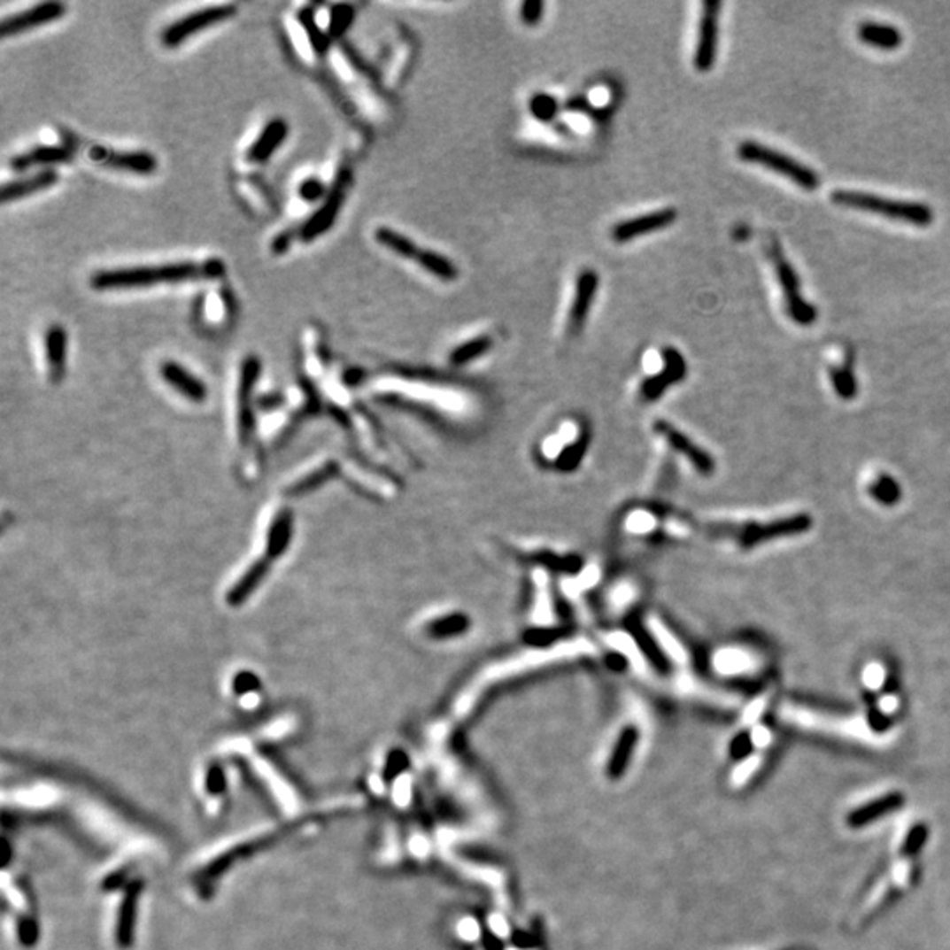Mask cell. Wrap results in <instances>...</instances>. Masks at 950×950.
Returning <instances> with one entry per match:
<instances>
[{"label": "cell", "instance_id": "cell-1", "mask_svg": "<svg viewBox=\"0 0 950 950\" xmlns=\"http://www.w3.org/2000/svg\"><path fill=\"white\" fill-rule=\"evenodd\" d=\"M226 274V263L219 258L205 261H178L157 266H136L120 270H103L94 273L90 287L94 290H120L144 289L160 283H178L197 278H220Z\"/></svg>", "mask_w": 950, "mask_h": 950}, {"label": "cell", "instance_id": "cell-2", "mask_svg": "<svg viewBox=\"0 0 950 950\" xmlns=\"http://www.w3.org/2000/svg\"><path fill=\"white\" fill-rule=\"evenodd\" d=\"M830 201L838 206L864 210L869 213H877L892 220L908 222L919 228H926L935 220L931 206L924 203H914V201H896V199H885L877 194L869 192H859V190H836L830 194Z\"/></svg>", "mask_w": 950, "mask_h": 950}, {"label": "cell", "instance_id": "cell-3", "mask_svg": "<svg viewBox=\"0 0 950 950\" xmlns=\"http://www.w3.org/2000/svg\"><path fill=\"white\" fill-rule=\"evenodd\" d=\"M738 157L745 162L766 166L771 171L785 178H791L796 185H799L805 190H816L820 185V178L812 167L766 144H761L755 141H743L738 146Z\"/></svg>", "mask_w": 950, "mask_h": 950}, {"label": "cell", "instance_id": "cell-4", "mask_svg": "<svg viewBox=\"0 0 950 950\" xmlns=\"http://www.w3.org/2000/svg\"><path fill=\"white\" fill-rule=\"evenodd\" d=\"M769 258H771V261L775 265L776 276L780 280V287H782V292H784V299H785L789 315L792 317V321H796L801 326L814 324L816 317H818V312H816V308L812 303H808L803 297V294H801V280H799L798 273L794 270V266L785 259L784 251H782V247L778 245L776 240L771 242Z\"/></svg>", "mask_w": 950, "mask_h": 950}, {"label": "cell", "instance_id": "cell-5", "mask_svg": "<svg viewBox=\"0 0 950 950\" xmlns=\"http://www.w3.org/2000/svg\"><path fill=\"white\" fill-rule=\"evenodd\" d=\"M352 173L351 169H342L338 174H336V180L333 183V187L328 190V196L324 197V203L319 206V210L301 226L299 229V238L303 242H313L315 238L322 236L324 233H328L336 219H338V213L345 203V197H347V192L352 185Z\"/></svg>", "mask_w": 950, "mask_h": 950}, {"label": "cell", "instance_id": "cell-6", "mask_svg": "<svg viewBox=\"0 0 950 950\" xmlns=\"http://www.w3.org/2000/svg\"><path fill=\"white\" fill-rule=\"evenodd\" d=\"M238 7L235 4H224V5H210L205 9H199L196 12H190L189 16H183L164 28L160 41L166 48H178L183 44L189 37L203 32L205 28L222 23L236 14Z\"/></svg>", "mask_w": 950, "mask_h": 950}, {"label": "cell", "instance_id": "cell-7", "mask_svg": "<svg viewBox=\"0 0 950 950\" xmlns=\"http://www.w3.org/2000/svg\"><path fill=\"white\" fill-rule=\"evenodd\" d=\"M720 9L722 2L707 0L702 4V14L699 21L697 46L693 53V66L700 73H707L716 60L718 35H720Z\"/></svg>", "mask_w": 950, "mask_h": 950}, {"label": "cell", "instance_id": "cell-8", "mask_svg": "<svg viewBox=\"0 0 950 950\" xmlns=\"http://www.w3.org/2000/svg\"><path fill=\"white\" fill-rule=\"evenodd\" d=\"M64 14H66V4H62V2L35 4L34 7L27 9V11H21L18 14L4 18L2 23H0V35L2 37L18 35V34L32 30L35 27L57 21Z\"/></svg>", "mask_w": 950, "mask_h": 950}, {"label": "cell", "instance_id": "cell-9", "mask_svg": "<svg viewBox=\"0 0 950 950\" xmlns=\"http://www.w3.org/2000/svg\"><path fill=\"white\" fill-rule=\"evenodd\" d=\"M676 219H678V212L675 208L657 210L646 215H639V217L618 222L613 228L611 236L616 243H627V242H632L634 238L662 231L669 228Z\"/></svg>", "mask_w": 950, "mask_h": 950}, {"label": "cell", "instance_id": "cell-10", "mask_svg": "<svg viewBox=\"0 0 950 950\" xmlns=\"http://www.w3.org/2000/svg\"><path fill=\"white\" fill-rule=\"evenodd\" d=\"M89 157L106 167L136 174H151L157 169V158L150 151H117L104 146H92Z\"/></svg>", "mask_w": 950, "mask_h": 950}, {"label": "cell", "instance_id": "cell-11", "mask_svg": "<svg viewBox=\"0 0 950 950\" xmlns=\"http://www.w3.org/2000/svg\"><path fill=\"white\" fill-rule=\"evenodd\" d=\"M160 377L167 386L192 404H203L208 398L206 384L176 361H164L160 365Z\"/></svg>", "mask_w": 950, "mask_h": 950}, {"label": "cell", "instance_id": "cell-12", "mask_svg": "<svg viewBox=\"0 0 950 950\" xmlns=\"http://www.w3.org/2000/svg\"><path fill=\"white\" fill-rule=\"evenodd\" d=\"M270 565L272 561H268L266 558H258L256 561L249 563L228 588L226 602L231 607H240L242 604H245L268 575Z\"/></svg>", "mask_w": 950, "mask_h": 950}, {"label": "cell", "instance_id": "cell-13", "mask_svg": "<svg viewBox=\"0 0 950 950\" xmlns=\"http://www.w3.org/2000/svg\"><path fill=\"white\" fill-rule=\"evenodd\" d=\"M599 290V274L593 270H584L579 273L575 282V296L570 306L568 313V331L572 335L579 333L584 326V321L590 313V308L593 305L595 294Z\"/></svg>", "mask_w": 950, "mask_h": 950}, {"label": "cell", "instance_id": "cell-14", "mask_svg": "<svg viewBox=\"0 0 950 950\" xmlns=\"http://www.w3.org/2000/svg\"><path fill=\"white\" fill-rule=\"evenodd\" d=\"M294 534V516L289 509H278L273 513L265 530V552L266 560L273 561L283 556L290 545Z\"/></svg>", "mask_w": 950, "mask_h": 950}, {"label": "cell", "instance_id": "cell-15", "mask_svg": "<svg viewBox=\"0 0 950 950\" xmlns=\"http://www.w3.org/2000/svg\"><path fill=\"white\" fill-rule=\"evenodd\" d=\"M44 356L48 367V379L51 384H58L66 370L67 356V333L60 324H51L44 333Z\"/></svg>", "mask_w": 950, "mask_h": 950}, {"label": "cell", "instance_id": "cell-16", "mask_svg": "<svg viewBox=\"0 0 950 950\" xmlns=\"http://www.w3.org/2000/svg\"><path fill=\"white\" fill-rule=\"evenodd\" d=\"M664 363H666V368L664 372L650 377L645 384H643V397L648 398V400H653L657 397H660V393L675 384L679 382L686 372V365H684V359L683 356L679 354L676 349H671L668 347L664 351Z\"/></svg>", "mask_w": 950, "mask_h": 950}, {"label": "cell", "instance_id": "cell-17", "mask_svg": "<svg viewBox=\"0 0 950 950\" xmlns=\"http://www.w3.org/2000/svg\"><path fill=\"white\" fill-rule=\"evenodd\" d=\"M810 525H812V520L808 516H805V514H799V516L780 520V521H775V523H769V525L753 527L750 532H745L743 544L745 545H753V544L766 543L769 539H776V537H784V536L801 534V532L808 530Z\"/></svg>", "mask_w": 950, "mask_h": 950}, {"label": "cell", "instance_id": "cell-18", "mask_svg": "<svg viewBox=\"0 0 950 950\" xmlns=\"http://www.w3.org/2000/svg\"><path fill=\"white\" fill-rule=\"evenodd\" d=\"M289 135V126L283 119H273L266 124L263 133L254 141V144L249 148L247 158L254 164H263L272 158L276 148L285 141Z\"/></svg>", "mask_w": 950, "mask_h": 950}, {"label": "cell", "instance_id": "cell-19", "mask_svg": "<svg viewBox=\"0 0 950 950\" xmlns=\"http://www.w3.org/2000/svg\"><path fill=\"white\" fill-rule=\"evenodd\" d=\"M57 182H58V174L53 169H44V171L35 173L32 176L4 183L0 197H2V203H11V201L21 199V197H25L28 194H35V192H41L44 189H50Z\"/></svg>", "mask_w": 950, "mask_h": 950}, {"label": "cell", "instance_id": "cell-20", "mask_svg": "<svg viewBox=\"0 0 950 950\" xmlns=\"http://www.w3.org/2000/svg\"><path fill=\"white\" fill-rule=\"evenodd\" d=\"M857 35L864 44L885 51L898 50L903 42V34L894 25L877 21L861 23L857 28Z\"/></svg>", "mask_w": 950, "mask_h": 950}, {"label": "cell", "instance_id": "cell-21", "mask_svg": "<svg viewBox=\"0 0 950 950\" xmlns=\"http://www.w3.org/2000/svg\"><path fill=\"white\" fill-rule=\"evenodd\" d=\"M900 807H903V796L900 792H891L861 808H855L852 814L848 815L846 822L850 827H862L878 820L882 815L898 810Z\"/></svg>", "mask_w": 950, "mask_h": 950}, {"label": "cell", "instance_id": "cell-22", "mask_svg": "<svg viewBox=\"0 0 950 950\" xmlns=\"http://www.w3.org/2000/svg\"><path fill=\"white\" fill-rule=\"evenodd\" d=\"M71 158V151L64 146H37L30 151H25L18 157L11 158V167L16 171H25L34 166H50V164H60L67 162Z\"/></svg>", "mask_w": 950, "mask_h": 950}, {"label": "cell", "instance_id": "cell-23", "mask_svg": "<svg viewBox=\"0 0 950 950\" xmlns=\"http://www.w3.org/2000/svg\"><path fill=\"white\" fill-rule=\"evenodd\" d=\"M374 238H375V242L379 245H382L384 249L391 251L393 254H397V256H400L404 259L415 261L419 252H421V249L405 235H402V233H398V231H395L391 228H386V226L377 228L375 233H374Z\"/></svg>", "mask_w": 950, "mask_h": 950}, {"label": "cell", "instance_id": "cell-24", "mask_svg": "<svg viewBox=\"0 0 950 950\" xmlns=\"http://www.w3.org/2000/svg\"><path fill=\"white\" fill-rule=\"evenodd\" d=\"M417 265L422 266V270H426L428 273H431L433 276L440 278V280H445V282H452L458 278V266L444 258L442 254L435 252V251H428V249H421L417 259H415Z\"/></svg>", "mask_w": 950, "mask_h": 950}, {"label": "cell", "instance_id": "cell-25", "mask_svg": "<svg viewBox=\"0 0 950 950\" xmlns=\"http://www.w3.org/2000/svg\"><path fill=\"white\" fill-rule=\"evenodd\" d=\"M493 347V340L490 336H479V338H474V340H468L461 345H458L452 352H451V363L452 365H465V363H470L474 359H477L479 356L486 354L490 349Z\"/></svg>", "mask_w": 950, "mask_h": 950}, {"label": "cell", "instance_id": "cell-26", "mask_svg": "<svg viewBox=\"0 0 950 950\" xmlns=\"http://www.w3.org/2000/svg\"><path fill=\"white\" fill-rule=\"evenodd\" d=\"M634 743H636V730H632V729L625 730V734H623L622 739L618 741V748L614 750L613 759H611L609 773H611L613 776H618V775L623 771V768H625V764H627V759H629V755H630V750H632Z\"/></svg>", "mask_w": 950, "mask_h": 950}, {"label": "cell", "instance_id": "cell-27", "mask_svg": "<svg viewBox=\"0 0 950 950\" xmlns=\"http://www.w3.org/2000/svg\"><path fill=\"white\" fill-rule=\"evenodd\" d=\"M297 192H299L301 199L310 201V203L319 201V199H322V197L328 196V190H326L324 183H322L319 178H306V180L299 185Z\"/></svg>", "mask_w": 950, "mask_h": 950}, {"label": "cell", "instance_id": "cell-28", "mask_svg": "<svg viewBox=\"0 0 950 950\" xmlns=\"http://www.w3.org/2000/svg\"><path fill=\"white\" fill-rule=\"evenodd\" d=\"M832 384L838 391V395L841 398H852L855 395V381L852 377V374L848 370H839V372H832Z\"/></svg>", "mask_w": 950, "mask_h": 950}, {"label": "cell", "instance_id": "cell-29", "mask_svg": "<svg viewBox=\"0 0 950 950\" xmlns=\"http://www.w3.org/2000/svg\"><path fill=\"white\" fill-rule=\"evenodd\" d=\"M354 11L349 5H336L331 14V34L340 35L347 25L352 21Z\"/></svg>", "mask_w": 950, "mask_h": 950}, {"label": "cell", "instance_id": "cell-30", "mask_svg": "<svg viewBox=\"0 0 950 950\" xmlns=\"http://www.w3.org/2000/svg\"><path fill=\"white\" fill-rule=\"evenodd\" d=\"M544 2L541 0H527L521 4V19L525 25L534 27L543 19Z\"/></svg>", "mask_w": 950, "mask_h": 950}, {"label": "cell", "instance_id": "cell-31", "mask_svg": "<svg viewBox=\"0 0 950 950\" xmlns=\"http://www.w3.org/2000/svg\"><path fill=\"white\" fill-rule=\"evenodd\" d=\"M871 491H873V495H875L877 498H880L882 502H887V504L894 502V500L900 497V493H898V486H896V483H894L891 477H882L880 483H878L875 488H871Z\"/></svg>", "mask_w": 950, "mask_h": 950}, {"label": "cell", "instance_id": "cell-32", "mask_svg": "<svg viewBox=\"0 0 950 950\" xmlns=\"http://www.w3.org/2000/svg\"><path fill=\"white\" fill-rule=\"evenodd\" d=\"M532 112L537 119L549 120L556 112V103L549 96H537L532 99Z\"/></svg>", "mask_w": 950, "mask_h": 950}, {"label": "cell", "instance_id": "cell-33", "mask_svg": "<svg viewBox=\"0 0 950 950\" xmlns=\"http://www.w3.org/2000/svg\"><path fill=\"white\" fill-rule=\"evenodd\" d=\"M926 834H928V832H926V827H924V825H917V827H914V829L910 830V834L907 836V839H905L903 853H905V855H914V853L923 846V843H924V839H926Z\"/></svg>", "mask_w": 950, "mask_h": 950}, {"label": "cell", "instance_id": "cell-34", "mask_svg": "<svg viewBox=\"0 0 950 950\" xmlns=\"http://www.w3.org/2000/svg\"><path fill=\"white\" fill-rule=\"evenodd\" d=\"M458 931H460L461 938L470 940V942L475 940V938L479 937V926H477V923H475L474 919H465V921H461Z\"/></svg>", "mask_w": 950, "mask_h": 950}, {"label": "cell", "instance_id": "cell-35", "mask_svg": "<svg viewBox=\"0 0 950 950\" xmlns=\"http://www.w3.org/2000/svg\"><path fill=\"white\" fill-rule=\"evenodd\" d=\"M290 240H292V233H282L278 235L272 243V251L274 254H283L289 245H290Z\"/></svg>", "mask_w": 950, "mask_h": 950}, {"label": "cell", "instance_id": "cell-36", "mask_svg": "<svg viewBox=\"0 0 950 950\" xmlns=\"http://www.w3.org/2000/svg\"><path fill=\"white\" fill-rule=\"evenodd\" d=\"M491 926H493V930L498 928V930H497L498 935H506V933H507V926H506V923H504L500 917H493V919H491Z\"/></svg>", "mask_w": 950, "mask_h": 950}]
</instances>
